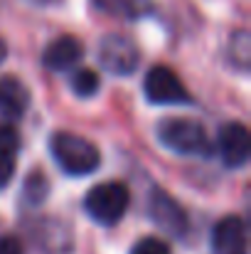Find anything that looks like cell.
I'll return each instance as SVG.
<instances>
[{
    "label": "cell",
    "mask_w": 251,
    "mask_h": 254,
    "mask_svg": "<svg viewBox=\"0 0 251 254\" xmlns=\"http://www.w3.org/2000/svg\"><path fill=\"white\" fill-rule=\"evenodd\" d=\"M50 151H52L57 166L67 175H89L101 163L99 148L91 141H86L84 136L69 133V131L52 133L50 136Z\"/></svg>",
    "instance_id": "cell-1"
},
{
    "label": "cell",
    "mask_w": 251,
    "mask_h": 254,
    "mask_svg": "<svg viewBox=\"0 0 251 254\" xmlns=\"http://www.w3.org/2000/svg\"><path fill=\"white\" fill-rule=\"evenodd\" d=\"M158 141L167 151L180 156H209L212 138L200 121L192 119H163L158 124Z\"/></svg>",
    "instance_id": "cell-2"
},
{
    "label": "cell",
    "mask_w": 251,
    "mask_h": 254,
    "mask_svg": "<svg viewBox=\"0 0 251 254\" xmlns=\"http://www.w3.org/2000/svg\"><path fill=\"white\" fill-rule=\"evenodd\" d=\"M128 202H131V192L123 183H101L86 192L84 210L94 222L111 227L126 215Z\"/></svg>",
    "instance_id": "cell-3"
},
{
    "label": "cell",
    "mask_w": 251,
    "mask_h": 254,
    "mask_svg": "<svg viewBox=\"0 0 251 254\" xmlns=\"http://www.w3.org/2000/svg\"><path fill=\"white\" fill-rule=\"evenodd\" d=\"M99 62L106 72L118 74V77H128L138 69L141 50L126 35H106L99 45Z\"/></svg>",
    "instance_id": "cell-4"
},
{
    "label": "cell",
    "mask_w": 251,
    "mask_h": 254,
    "mask_svg": "<svg viewBox=\"0 0 251 254\" xmlns=\"http://www.w3.org/2000/svg\"><path fill=\"white\" fill-rule=\"evenodd\" d=\"M143 94L151 104L158 106H175V104H192L190 91L180 82V77L167 67H153L148 69L143 79Z\"/></svg>",
    "instance_id": "cell-5"
},
{
    "label": "cell",
    "mask_w": 251,
    "mask_h": 254,
    "mask_svg": "<svg viewBox=\"0 0 251 254\" xmlns=\"http://www.w3.org/2000/svg\"><path fill=\"white\" fill-rule=\"evenodd\" d=\"M148 212H151L153 222L163 232H167L170 237H185L187 235L190 222H187L185 210L180 207V202L172 195H167L163 188H153L151 190V195H148Z\"/></svg>",
    "instance_id": "cell-6"
},
{
    "label": "cell",
    "mask_w": 251,
    "mask_h": 254,
    "mask_svg": "<svg viewBox=\"0 0 251 254\" xmlns=\"http://www.w3.org/2000/svg\"><path fill=\"white\" fill-rule=\"evenodd\" d=\"M217 146L222 153V161L227 168H242L247 166L251 153V133L249 128L239 121H229L219 128Z\"/></svg>",
    "instance_id": "cell-7"
},
{
    "label": "cell",
    "mask_w": 251,
    "mask_h": 254,
    "mask_svg": "<svg viewBox=\"0 0 251 254\" xmlns=\"http://www.w3.org/2000/svg\"><path fill=\"white\" fill-rule=\"evenodd\" d=\"M212 252L214 254H249L247 227L237 215L222 217L212 230Z\"/></svg>",
    "instance_id": "cell-8"
},
{
    "label": "cell",
    "mask_w": 251,
    "mask_h": 254,
    "mask_svg": "<svg viewBox=\"0 0 251 254\" xmlns=\"http://www.w3.org/2000/svg\"><path fill=\"white\" fill-rule=\"evenodd\" d=\"M84 57V45L74 35H62L57 40H52L42 55V64L52 72H67L72 67H77Z\"/></svg>",
    "instance_id": "cell-9"
},
{
    "label": "cell",
    "mask_w": 251,
    "mask_h": 254,
    "mask_svg": "<svg viewBox=\"0 0 251 254\" xmlns=\"http://www.w3.org/2000/svg\"><path fill=\"white\" fill-rule=\"evenodd\" d=\"M30 106V91L15 77L0 79V111L7 119H20Z\"/></svg>",
    "instance_id": "cell-10"
},
{
    "label": "cell",
    "mask_w": 251,
    "mask_h": 254,
    "mask_svg": "<svg viewBox=\"0 0 251 254\" xmlns=\"http://www.w3.org/2000/svg\"><path fill=\"white\" fill-rule=\"evenodd\" d=\"M99 12L123 17V20H141L153 12V0H91Z\"/></svg>",
    "instance_id": "cell-11"
},
{
    "label": "cell",
    "mask_w": 251,
    "mask_h": 254,
    "mask_svg": "<svg viewBox=\"0 0 251 254\" xmlns=\"http://www.w3.org/2000/svg\"><path fill=\"white\" fill-rule=\"evenodd\" d=\"M17 133L10 126L0 128V190L10 185L12 175H15V158H17Z\"/></svg>",
    "instance_id": "cell-12"
},
{
    "label": "cell",
    "mask_w": 251,
    "mask_h": 254,
    "mask_svg": "<svg viewBox=\"0 0 251 254\" xmlns=\"http://www.w3.org/2000/svg\"><path fill=\"white\" fill-rule=\"evenodd\" d=\"M47 192H50V180H47V175H45L42 170H32V173L27 175L25 185H22V197H25V202H27V205H40V202L47 197Z\"/></svg>",
    "instance_id": "cell-13"
},
{
    "label": "cell",
    "mask_w": 251,
    "mask_h": 254,
    "mask_svg": "<svg viewBox=\"0 0 251 254\" xmlns=\"http://www.w3.org/2000/svg\"><path fill=\"white\" fill-rule=\"evenodd\" d=\"M99 74L94 69H79L72 79V89L79 99H89L94 94H99Z\"/></svg>",
    "instance_id": "cell-14"
},
{
    "label": "cell",
    "mask_w": 251,
    "mask_h": 254,
    "mask_svg": "<svg viewBox=\"0 0 251 254\" xmlns=\"http://www.w3.org/2000/svg\"><path fill=\"white\" fill-rule=\"evenodd\" d=\"M229 50H232V60H234L242 69H247V67H249V60H251L249 32H247V30L234 32V35H232V45H229Z\"/></svg>",
    "instance_id": "cell-15"
},
{
    "label": "cell",
    "mask_w": 251,
    "mask_h": 254,
    "mask_svg": "<svg viewBox=\"0 0 251 254\" xmlns=\"http://www.w3.org/2000/svg\"><path fill=\"white\" fill-rule=\"evenodd\" d=\"M131 254H172L170 252V245L165 240H158V237H143L141 242L133 245Z\"/></svg>",
    "instance_id": "cell-16"
},
{
    "label": "cell",
    "mask_w": 251,
    "mask_h": 254,
    "mask_svg": "<svg viewBox=\"0 0 251 254\" xmlns=\"http://www.w3.org/2000/svg\"><path fill=\"white\" fill-rule=\"evenodd\" d=\"M22 242L15 235H2L0 237V254H22Z\"/></svg>",
    "instance_id": "cell-17"
},
{
    "label": "cell",
    "mask_w": 251,
    "mask_h": 254,
    "mask_svg": "<svg viewBox=\"0 0 251 254\" xmlns=\"http://www.w3.org/2000/svg\"><path fill=\"white\" fill-rule=\"evenodd\" d=\"M30 2H32V5H45V7H47V5H59L62 0H30Z\"/></svg>",
    "instance_id": "cell-18"
},
{
    "label": "cell",
    "mask_w": 251,
    "mask_h": 254,
    "mask_svg": "<svg viewBox=\"0 0 251 254\" xmlns=\"http://www.w3.org/2000/svg\"><path fill=\"white\" fill-rule=\"evenodd\" d=\"M5 57H7V45H5V42L0 40V64L5 62Z\"/></svg>",
    "instance_id": "cell-19"
}]
</instances>
